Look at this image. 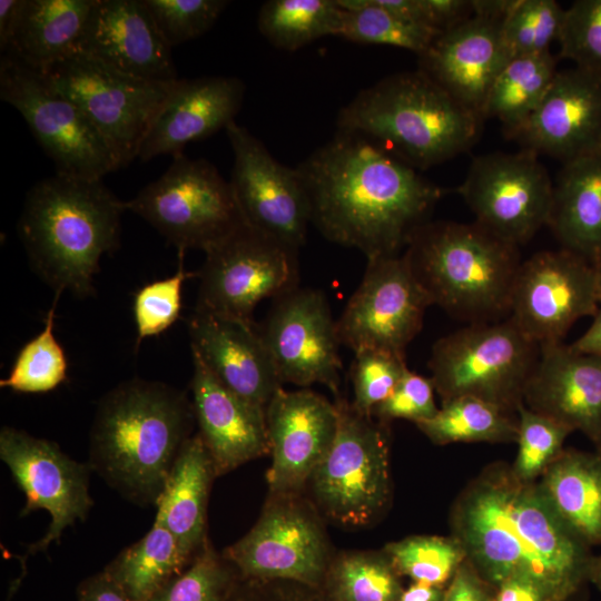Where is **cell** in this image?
Segmentation results:
<instances>
[{
  "mask_svg": "<svg viewBox=\"0 0 601 601\" xmlns=\"http://www.w3.org/2000/svg\"><path fill=\"white\" fill-rule=\"evenodd\" d=\"M171 47L141 0H97L80 53L134 78L177 80Z\"/></svg>",
  "mask_w": 601,
  "mask_h": 601,
  "instance_id": "cell-24",
  "label": "cell"
},
{
  "mask_svg": "<svg viewBox=\"0 0 601 601\" xmlns=\"http://www.w3.org/2000/svg\"><path fill=\"white\" fill-rule=\"evenodd\" d=\"M457 191L476 224L518 247L548 225L553 183L532 151L474 158Z\"/></svg>",
  "mask_w": 601,
  "mask_h": 601,
  "instance_id": "cell-14",
  "label": "cell"
},
{
  "mask_svg": "<svg viewBox=\"0 0 601 601\" xmlns=\"http://www.w3.org/2000/svg\"><path fill=\"white\" fill-rule=\"evenodd\" d=\"M97 0H22L4 55L43 72L81 51Z\"/></svg>",
  "mask_w": 601,
  "mask_h": 601,
  "instance_id": "cell-28",
  "label": "cell"
},
{
  "mask_svg": "<svg viewBox=\"0 0 601 601\" xmlns=\"http://www.w3.org/2000/svg\"><path fill=\"white\" fill-rule=\"evenodd\" d=\"M183 258L184 253H179L178 270L173 276L146 284L136 293L134 318L137 345L145 338L161 334L179 318L184 283L198 277V272L185 269Z\"/></svg>",
  "mask_w": 601,
  "mask_h": 601,
  "instance_id": "cell-43",
  "label": "cell"
},
{
  "mask_svg": "<svg viewBox=\"0 0 601 601\" xmlns=\"http://www.w3.org/2000/svg\"><path fill=\"white\" fill-rule=\"evenodd\" d=\"M238 571L210 541L148 601H224Z\"/></svg>",
  "mask_w": 601,
  "mask_h": 601,
  "instance_id": "cell-40",
  "label": "cell"
},
{
  "mask_svg": "<svg viewBox=\"0 0 601 601\" xmlns=\"http://www.w3.org/2000/svg\"><path fill=\"white\" fill-rule=\"evenodd\" d=\"M398 573L382 549L334 554L319 587L331 601H397Z\"/></svg>",
  "mask_w": 601,
  "mask_h": 601,
  "instance_id": "cell-36",
  "label": "cell"
},
{
  "mask_svg": "<svg viewBox=\"0 0 601 601\" xmlns=\"http://www.w3.org/2000/svg\"><path fill=\"white\" fill-rule=\"evenodd\" d=\"M60 295L56 293L42 331L22 346L8 376L0 381L2 388L18 393H46L66 381L67 356L53 333Z\"/></svg>",
  "mask_w": 601,
  "mask_h": 601,
  "instance_id": "cell-38",
  "label": "cell"
},
{
  "mask_svg": "<svg viewBox=\"0 0 601 601\" xmlns=\"http://www.w3.org/2000/svg\"><path fill=\"white\" fill-rule=\"evenodd\" d=\"M0 97L16 108L53 161L56 174L102 179L119 169L110 148L82 110L13 57L0 61Z\"/></svg>",
  "mask_w": 601,
  "mask_h": 601,
  "instance_id": "cell-13",
  "label": "cell"
},
{
  "mask_svg": "<svg viewBox=\"0 0 601 601\" xmlns=\"http://www.w3.org/2000/svg\"><path fill=\"white\" fill-rule=\"evenodd\" d=\"M556 72L551 51L511 58L490 90L484 119H499L511 138L535 111Z\"/></svg>",
  "mask_w": 601,
  "mask_h": 601,
  "instance_id": "cell-33",
  "label": "cell"
},
{
  "mask_svg": "<svg viewBox=\"0 0 601 601\" xmlns=\"http://www.w3.org/2000/svg\"><path fill=\"white\" fill-rule=\"evenodd\" d=\"M79 601H132L106 572L85 581L79 589Z\"/></svg>",
  "mask_w": 601,
  "mask_h": 601,
  "instance_id": "cell-51",
  "label": "cell"
},
{
  "mask_svg": "<svg viewBox=\"0 0 601 601\" xmlns=\"http://www.w3.org/2000/svg\"><path fill=\"white\" fill-rule=\"evenodd\" d=\"M40 75L82 110L105 139L119 168L138 157L154 119L178 80L157 82L134 78L82 53Z\"/></svg>",
  "mask_w": 601,
  "mask_h": 601,
  "instance_id": "cell-10",
  "label": "cell"
},
{
  "mask_svg": "<svg viewBox=\"0 0 601 601\" xmlns=\"http://www.w3.org/2000/svg\"><path fill=\"white\" fill-rule=\"evenodd\" d=\"M536 482L569 528L589 545L601 544V453L562 450Z\"/></svg>",
  "mask_w": 601,
  "mask_h": 601,
  "instance_id": "cell-31",
  "label": "cell"
},
{
  "mask_svg": "<svg viewBox=\"0 0 601 601\" xmlns=\"http://www.w3.org/2000/svg\"><path fill=\"white\" fill-rule=\"evenodd\" d=\"M560 57L601 79V0H578L565 9Z\"/></svg>",
  "mask_w": 601,
  "mask_h": 601,
  "instance_id": "cell-45",
  "label": "cell"
},
{
  "mask_svg": "<svg viewBox=\"0 0 601 601\" xmlns=\"http://www.w3.org/2000/svg\"><path fill=\"white\" fill-rule=\"evenodd\" d=\"M0 459L26 495L21 516L46 510L51 518L46 534L29 546V553L46 551L67 528L86 520L93 505L89 463L70 459L55 442L11 426L1 428Z\"/></svg>",
  "mask_w": 601,
  "mask_h": 601,
  "instance_id": "cell-17",
  "label": "cell"
},
{
  "mask_svg": "<svg viewBox=\"0 0 601 601\" xmlns=\"http://www.w3.org/2000/svg\"><path fill=\"white\" fill-rule=\"evenodd\" d=\"M124 206L178 253L206 252L246 223L230 183L208 160L190 159L184 152L174 156L168 169Z\"/></svg>",
  "mask_w": 601,
  "mask_h": 601,
  "instance_id": "cell-9",
  "label": "cell"
},
{
  "mask_svg": "<svg viewBox=\"0 0 601 601\" xmlns=\"http://www.w3.org/2000/svg\"><path fill=\"white\" fill-rule=\"evenodd\" d=\"M431 305L404 254L370 259L336 321L341 345L354 353L381 349L405 356Z\"/></svg>",
  "mask_w": 601,
  "mask_h": 601,
  "instance_id": "cell-15",
  "label": "cell"
},
{
  "mask_svg": "<svg viewBox=\"0 0 601 601\" xmlns=\"http://www.w3.org/2000/svg\"><path fill=\"white\" fill-rule=\"evenodd\" d=\"M490 587L465 560L445 589L443 601H494Z\"/></svg>",
  "mask_w": 601,
  "mask_h": 601,
  "instance_id": "cell-49",
  "label": "cell"
},
{
  "mask_svg": "<svg viewBox=\"0 0 601 601\" xmlns=\"http://www.w3.org/2000/svg\"><path fill=\"white\" fill-rule=\"evenodd\" d=\"M173 48L208 31L229 4L226 0H141Z\"/></svg>",
  "mask_w": 601,
  "mask_h": 601,
  "instance_id": "cell-46",
  "label": "cell"
},
{
  "mask_svg": "<svg viewBox=\"0 0 601 601\" xmlns=\"http://www.w3.org/2000/svg\"><path fill=\"white\" fill-rule=\"evenodd\" d=\"M224 556L245 578L321 587L334 556L325 520L304 493L269 494L253 528Z\"/></svg>",
  "mask_w": 601,
  "mask_h": 601,
  "instance_id": "cell-11",
  "label": "cell"
},
{
  "mask_svg": "<svg viewBox=\"0 0 601 601\" xmlns=\"http://www.w3.org/2000/svg\"><path fill=\"white\" fill-rule=\"evenodd\" d=\"M518 454L512 470L524 482H536L549 464L562 452L572 433L566 426L538 414L522 403L518 410Z\"/></svg>",
  "mask_w": 601,
  "mask_h": 601,
  "instance_id": "cell-42",
  "label": "cell"
},
{
  "mask_svg": "<svg viewBox=\"0 0 601 601\" xmlns=\"http://www.w3.org/2000/svg\"><path fill=\"white\" fill-rule=\"evenodd\" d=\"M503 22L472 16L442 32L418 57V69L482 120L490 90L511 59Z\"/></svg>",
  "mask_w": 601,
  "mask_h": 601,
  "instance_id": "cell-23",
  "label": "cell"
},
{
  "mask_svg": "<svg viewBox=\"0 0 601 601\" xmlns=\"http://www.w3.org/2000/svg\"><path fill=\"white\" fill-rule=\"evenodd\" d=\"M224 601H331L319 587L238 574Z\"/></svg>",
  "mask_w": 601,
  "mask_h": 601,
  "instance_id": "cell-48",
  "label": "cell"
},
{
  "mask_svg": "<svg viewBox=\"0 0 601 601\" xmlns=\"http://www.w3.org/2000/svg\"><path fill=\"white\" fill-rule=\"evenodd\" d=\"M407 370L405 356L381 349L356 352L351 368L353 407L372 416L373 410L392 394Z\"/></svg>",
  "mask_w": 601,
  "mask_h": 601,
  "instance_id": "cell-44",
  "label": "cell"
},
{
  "mask_svg": "<svg viewBox=\"0 0 601 601\" xmlns=\"http://www.w3.org/2000/svg\"><path fill=\"white\" fill-rule=\"evenodd\" d=\"M482 119L420 69L387 76L359 91L337 115L338 131L362 136L415 169L469 150Z\"/></svg>",
  "mask_w": 601,
  "mask_h": 601,
  "instance_id": "cell-5",
  "label": "cell"
},
{
  "mask_svg": "<svg viewBox=\"0 0 601 601\" xmlns=\"http://www.w3.org/2000/svg\"><path fill=\"white\" fill-rule=\"evenodd\" d=\"M311 224L367 260L400 255L443 189L375 142L343 131L296 167Z\"/></svg>",
  "mask_w": 601,
  "mask_h": 601,
  "instance_id": "cell-2",
  "label": "cell"
},
{
  "mask_svg": "<svg viewBox=\"0 0 601 601\" xmlns=\"http://www.w3.org/2000/svg\"><path fill=\"white\" fill-rule=\"evenodd\" d=\"M297 253L244 223L205 252L195 308L254 325L258 303L298 286Z\"/></svg>",
  "mask_w": 601,
  "mask_h": 601,
  "instance_id": "cell-12",
  "label": "cell"
},
{
  "mask_svg": "<svg viewBox=\"0 0 601 601\" xmlns=\"http://www.w3.org/2000/svg\"><path fill=\"white\" fill-rule=\"evenodd\" d=\"M225 130L234 154L229 183L244 220L298 250L305 243L311 214L296 168L276 160L258 138L236 121Z\"/></svg>",
  "mask_w": 601,
  "mask_h": 601,
  "instance_id": "cell-19",
  "label": "cell"
},
{
  "mask_svg": "<svg viewBox=\"0 0 601 601\" xmlns=\"http://www.w3.org/2000/svg\"><path fill=\"white\" fill-rule=\"evenodd\" d=\"M589 579L601 590V556L592 559Z\"/></svg>",
  "mask_w": 601,
  "mask_h": 601,
  "instance_id": "cell-56",
  "label": "cell"
},
{
  "mask_svg": "<svg viewBox=\"0 0 601 601\" xmlns=\"http://www.w3.org/2000/svg\"><path fill=\"white\" fill-rule=\"evenodd\" d=\"M445 589L422 582H413L403 590L397 601H443Z\"/></svg>",
  "mask_w": 601,
  "mask_h": 601,
  "instance_id": "cell-55",
  "label": "cell"
},
{
  "mask_svg": "<svg viewBox=\"0 0 601 601\" xmlns=\"http://www.w3.org/2000/svg\"><path fill=\"white\" fill-rule=\"evenodd\" d=\"M593 317L590 327L571 346L581 352L601 355V302Z\"/></svg>",
  "mask_w": 601,
  "mask_h": 601,
  "instance_id": "cell-54",
  "label": "cell"
},
{
  "mask_svg": "<svg viewBox=\"0 0 601 601\" xmlns=\"http://www.w3.org/2000/svg\"><path fill=\"white\" fill-rule=\"evenodd\" d=\"M343 9L336 0H268L259 9L257 27L275 48L296 51L338 33Z\"/></svg>",
  "mask_w": 601,
  "mask_h": 601,
  "instance_id": "cell-35",
  "label": "cell"
},
{
  "mask_svg": "<svg viewBox=\"0 0 601 601\" xmlns=\"http://www.w3.org/2000/svg\"><path fill=\"white\" fill-rule=\"evenodd\" d=\"M565 9L554 0H518L502 24L511 58L550 51L561 33Z\"/></svg>",
  "mask_w": 601,
  "mask_h": 601,
  "instance_id": "cell-41",
  "label": "cell"
},
{
  "mask_svg": "<svg viewBox=\"0 0 601 601\" xmlns=\"http://www.w3.org/2000/svg\"><path fill=\"white\" fill-rule=\"evenodd\" d=\"M518 0H471L472 16L504 21Z\"/></svg>",
  "mask_w": 601,
  "mask_h": 601,
  "instance_id": "cell-53",
  "label": "cell"
},
{
  "mask_svg": "<svg viewBox=\"0 0 601 601\" xmlns=\"http://www.w3.org/2000/svg\"><path fill=\"white\" fill-rule=\"evenodd\" d=\"M450 528L492 587L526 577L563 601L589 578L590 545L555 513L538 482L521 481L511 465L493 463L467 483L451 508Z\"/></svg>",
  "mask_w": 601,
  "mask_h": 601,
  "instance_id": "cell-1",
  "label": "cell"
},
{
  "mask_svg": "<svg viewBox=\"0 0 601 601\" xmlns=\"http://www.w3.org/2000/svg\"><path fill=\"white\" fill-rule=\"evenodd\" d=\"M194 558L166 528L154 522L151 529L125 548L105 571L132 601H148Z\"/></svg>",
  "mask_w": 601,
  "mask_h": 601,
  "instance_id": "cell-32",
  "label": "cell"
},
{
  "mask_svg": "<svg viewBox=\"0 0 601 601\" xmlns=\"http://www.w3.org/2000/svg\"><path fill=\"white\" fill-rule=\"evenodd\" d=\"M215 477L208 450L200 435L193 434L179 451L155 505V522L166 528L191 556L209 541L207 505Z\"/></svg>",
  "mask_w": 601,
  "mask_h": 601,
  "instance_id": "cell-29",
  "label": "cell"
},
{
  "mask_svg": "<svg viewBox=\"0 0 601 601\" xmlns=\"http://www.w3.org/2000/svg\"><path fill=\"white\" fill-rule=\"evenodd\" d=\"M546 226L562 248L590 262L601 255V152L563 162Z\"/></svg>",
  "mask_w": 601,
  "mask_h": 601,
  "instance_id": "cell-30",
  "label": "cell"
},
{
  "mask_svg": "<svg viewBox=\"0 0 601 601\" xmlns=\"http://www.w3.org/2000/svg\"><path fill=\"white\" fill-rule=\"evenodd\" d=\"M335 440L312 473L305 493L325 521L346 529L375 523L392 497L387 424L337 397Z\"/></svg>",
  "mask_w": 601,
  "mask_h": 601,
  "instance_id": "cell-7",
  "label": "cell"
},
{
  "mask_svg": "<svg viewBox=\"0 0 601 601\" xmlns=\"http://www.w3.org/2000/svg\"><path fill=\"white\" fill-rule=\"evenodd\" d=\"M188 329L191 353L214 377L242 398L266 408L283 383L258 329L196 308Z\"/></svg>",
  "mask_w": 601,
  "mask_h": 601,
  "instance_id": "cell-25",
  "label": "cell"
},
{
  "mask_svg": "<svg viewBox=\"0 0 601 601\" xmlns=\"http://www.w3.org/2000/svg\"><path fill=\"white\" fill-rule=\"evenodd\" d=\"M190 391L195 420L217 476L270 454L266 408L221 385L191 353Z\"/></svg>",
  "mask_w": 601,
  "mask_h": 601,
  "instance_id": "cell-26",
  "label": "cell"
},
{
  "mask_svg": "<svg viewBox=\"0 0 601 601\" xmlns=\"http://www.w3.org/2000/svg\"><path fill=\"white\" fill-rule=\"evenodd\" d=\"M599 306L590 260L564 248L542 250L520 265L509 318L540 346L562 342L577 321L594 316Z\"/></svg>",
  "mask_w": 601,
  "mask_h": 601,
  "instance_id": "cell-16",
  "label": "cell"
},
{
  "mask_svg": "<svg viewBox=\"0 0 601 601\" xmlns=\"http://www.w3.org/2000/svg\"><path fill=\"white\" fill-rule=\"evenodd\" d=\"M591 263H592L594 272H595L598 289H599V295H600V302H601V255L598 256L595 259H593Z\"/></svg>",
  "mask_w": 601,
  "mask_h": 601,
  "instance_id": "cell-57",
  "label": "cell"
},
{
  "mask_svg": "<svg viewBox=\"0 0 601 601\" xmlns=\"http://www.w3.org/2000/svg\"><path fill=\"white\" fill-rule=\"evenodd\" d=\"M194 421L185 392L157 381L122 382L97 406L88 463L130 502L156 505L179 451L193 435Z\"/></svg>",
  "mask_w": 601,
  "mask_h": 601,
  "instance_id": "cell-3",
  "label": "cell"
},
{
  "mask_svg": "<svg viewBox=\"0 0 601 601\" xmlns=\"http://www.w3.org/2000/svg\"><path fill=\"white\" fill-rule=\"evenodd\" d=\"M343 9L337 37L361 45H384L422 56L441 32L406 21L374 0H336Z\"/></svg>",
  "mask_w": 601,
  "mask_h": 601,
  "instance_id": "cell-37",
  "label": "cell"
},
{
  "mask_svg": "<svg viewBox=\"0 0 601 601\" xmlns=\"http://www.w3.org/2000/svg\"><path fill=\"white\" fill-rule=\"evenodd\" d=\"M125 210L102 179L55 174L36 183L18 221L32 268L56 293L92 295L100 258L119 246Z\"/></svg>",
  "mask_w": 601,
  "mask_h": 601,
  "instance_id": "cell-4",
  "label": "cell"
},
{
  "mask_svg": "<svg viewBox=\"0 0 601 601\" xmlns=\"http://www.w3.org/2000/svg\"><path fill=\"white\" fill-rule=\"evenodd\" d=\"M257 329L282 383H319L338 395L341 342L321 290L297 286L278 296Z\"/></svg>",
  "mask_w": 601,
  "mask_h": 601,
  "instance_id": "cell-18",
  "label": "cell"
},
{
  "mask_svg": "<svg viewBox=\"0 0 601 601\" xmlns=\"http://www.w3.org/2000/svg\"><path fill=\"white\" fill-rule=\"evenodd\" d=\"M434 391L431 377L407 370L392 394L373 410L372 416L385 424L396 418L414 424L430 420L439 412Z\"/></svg>",
  "mask_w": 601,
  "mask_h": 601,
  "instance_id": "cell-47",
  "label": "cell"
},
{
  "mask_svg": "<svg viewBox=\"0 0 601 601\" xmlns=\"http://www.w3.org/2000/svg\"><path fill=\"white\" fill-rule=\"evenodd\" d=\"M405 248L404 256L432 305L469 324L509 317L522 263L518 246L475 221L427 220Z\"/></svg>",
  "mask_w": 601,
  "mask_h": 601,
  "instance_id": "cell-6",
  "label": "cell"
},
{
  "mask_svg": "<svg viewBox=\"0 0 601 601\" xmlns=\"http://www.w3.org/2000/svg\"><path fill=\"white\" fill-rule=\"evenodd\" d=\"M336 403L311 390L283 387L266 406L272 463L268 493H304L307 482L331 449L338 428Z\"/></svg>",
  "mask_w": 601,
  "mask_h": 601,
  "instance_id": "cell-20",
  "label": "cell"
},
{
  "mask_svg": "<svg viewBox=\"0 0 601 601\" xmlns=\"http://www.w3.org/2000/svg\"><path fill=\"white\" fill-rule=\"evenodd\" d=\"M415 425L436 445L457 442L511 443L518 439V413L473 396L443 402L432 418Z\"/></svg>",
  "mask_w": 601,
  "mask_h": 601,
  "instance_id": "cell-34",
  "label": "cell"
},
{
  "mask_svg": "<svg viewBox=\"0 0 601 601\" xmlns=\"http://www.w3.org/2000/svg\"><path fill=\"white\" fill-rule=\"evenodd\" d=\"M539 349L508 317L439 338L427 365L442 403L473 396L516 413Z\"/></svg>",
  "mask_w": 601,
  "mask_h": 601,
  "instance_id": "cell-8",
  "label": "cell"
},
{
  "mask_svg": "<svg viewBox=\"0 0 601 601\" xmlns=\"http://www.w3.org/2000/svg\"><path fill=\"white\" fill-rule=\"evenodd\" d=\"M522 404L572 432L580 431L601 453V355L563 342L540 345Z\"/></svg>",
  "mask_w": 601,
  "mask_h": 601,
  "instance_id": "cell-21",
  "label": "cell"
},
{
  "mask_svg": "<svg viewBox=\"0 0 601 601\" xmlns=\"http://www.w3.org/2000/svg\"><path fill=\"white\" fill-rule=\"evenodd\" d=\"M22 0L0 1V49L6 52L20 14Z\"/></svg>",
  "mask_w": 601,
  "mask_h": 601,
  "instance_id": "cell-52",
  "label": "cell"
},
{
  "mask_svg": "<svg viewBox=\"0 0 601 601\" xmlns=\"http://www.w3.org/2000/svg\"><path fill=\"white\" fill-rule=\"evenodd\" d=\"M494 601H556L553 594L526 577H512L496 587Z\"/></svg>",
  "mask_w": 601,
  "mask_h": 601,
  "instance_id": "cell-50",
  "label": "cell"
},
{
  "mask_svg": "<svg viewBox=\"0 0 601 601\" xmlns=\"http://www.w3.org/2000/svg\"><path fill=\"white\" fill-rule=\"evenodd\" d=\"M383 550L400 575L436 587L451 581L466 560L464 549L452 535H412L390 542Z\"/></svg>",
  "mask_w": 601,
  "mask_h": 601,
  "instance_id": "cell-39",
  "label": "cell"
},
{
  "mask_svg": "<svg viewBox=\"0 0 601 601\" xmlns=\"http://www.w3.org/2000/svg\"><path fill=\"white\" fill-rule=\"evenodd\" d=\"M245 96L237 77L178 79L154 119L138 157L148 161L184 152L187 144L205 139L235 121Z\"/></svg>",
  "mask_w": 601,
  "mask_h": 601,
  "instance_id": "cell-27",
  "label": "cell"
},
{
  "mask_svg": "<svg viewBox=\"0 0 601 601\" xmlns=\"http://www.w3.org/2000/svg\"><path fill=\"white\" fill-rule=\"evenodd\" d=\"M511 138L524 150L563 162L601 152V79L577 67L558 71L535 111Z\"/></svg>",
  "mask_w": 601,
  "mask_h": 601,
  "instance_id": "cell-22",
  "label": "cell"
}]
</instances>
